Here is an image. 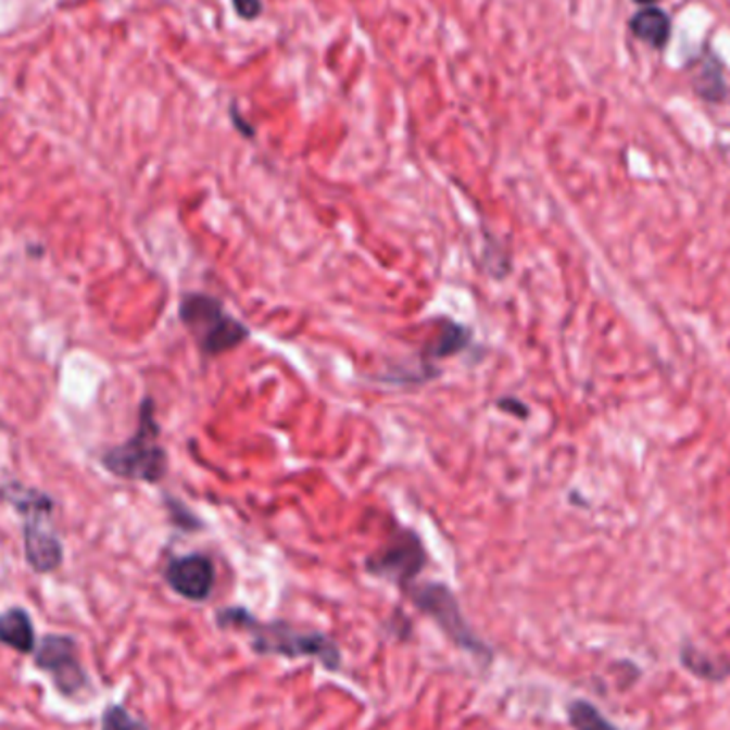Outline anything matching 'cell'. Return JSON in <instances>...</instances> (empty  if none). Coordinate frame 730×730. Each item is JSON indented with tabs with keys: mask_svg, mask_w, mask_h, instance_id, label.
Returning <instances> with one entry per match:
<instances>
[{
	"mask_svg": "<svg viewBox=\"0 0 730 730\" xmlns=\"http://www.w3.org/2000/svg\"><path fill=\"white\" fill-rule=\"evenodd\" d=\"M216 624L246 632L252 652L259 656H280L287 660L314 658L327 670H338L342 665L338 643L318 630H304L287 621H261L242 607L221 608Z\"/></svg>",
	"mask_w": 730,
	"mask_h": 730,
	"instance_id": "cell-1",
	"label": "cell"
},
{
	"mask_svg": "<svg viewBox=\"0 0 730 730\" xmlns=\"http://www.w3.org/2000/svg\"><path fill=\"white\" fill-rule=\"evenodd\" d=\"M103 468L122 481L156 486L167 477L169 460L161 444V426L156 421V404L146 395L139 404L135 433L122 444L105 449L101 455Z\"/></svg>",
	"mask_w": 730,
	"mask_h": 730,
	"instance_id": "cell-2",
	"label": "cell"
},
{
	"mask_svg": "<svg viewBox=\"0 0 730 730\" xmlns=\"http://www.w3.org/2000/svg\"><path fill=\"white\" fill-rule=\"evenodd\" d=\"M178 312L197 349L207 357L236 351L250 338V329L240 318L227 312L225 304L214 295L186 293Z\"/></svg>",
	"mask_w": 730,
	"mask_h": 730,
	"instance_id": "cell-3",
	"label": "cell"
},
{
	"mask_svg": "<svg viewBox=\"0 0 730 730\" xmlns=\"http://www.w3.org/2000/svg\"><path fill=\"white\" fill-rule=\"evenodd\" d=\"M415 607L429 615L440 630L462 650L491 660V650L483 639H479L462 615L455 594L444 583H411L406 590Z\"/></svg>",
	"mask_w": 730,
	"mask_h": 730,
	"instance_id": "cell-4",
	"label": "cell"
},
{
	"mask_svg": "<svg viewBox=\"0 0 730 730\" xmlns=\"http://www.w3.org/2000/svg\"><path fill=\"white\" fill-rule=\"evenodd\" d=\"M426 564L427 551L421 537L408 528H400L385 548L365 559V570L406 590L415 583Z\"/></svg>",
	"mask_w": 730,
	"mask_h": 730,
	"instance_id": "cell-5",
	"label": "cell"
},
{
	"mask_svg": "<svg viewBox=\"0 0 730 730\" xmlns=\"http://www.w3.org/2000/svg\"><path fill=\"white\" fill-rule=\"evenodd\" d=\"M35 665L37 669L52 675L54 685L64 696L79 694L88 681L86 670L79 665L75 641L64 634H48L41 639L35 650Z\"/></svg>",
	"mask_w": 730,
	"mask_h": 730,
	"instance_id": "cell-6",
	"label": "cell"
},
{
	"mask_svg": "<svg viewBox=\"0 0 730 730\" xmlns=\"http://www.w3.org/2000/svg\"><path fill=\"white\" fill-rule=\"evenodd\" d=\"M165 581L178 596L192 603H203L214 590V562L203 553L174 557L165 568Z\"/></svg>",
	"mask_w": 730,
	"mask_h": 730,
	"instance_id": "cell-7",
	"label": "cell"
},
{
	"mask_svg": "<svg viewBox=\"0 0 730 730\" xmlns=\"http://www.w3.org/2000/svg\"><path fill=\"white\" fill-rule=\"evenodd\" d=\"M24 555L26 564L39 575H50L61 568L64 548L56 532L50 528L48 517L24 519Z\"/></svg>",
	"mask_w": 730,
	"mask_h": 730,
	"instance_id": "cell-8",
	"label": "cell"
},
{
	"mask_svg": "<svg viewBox=\"0 0 730 730\" xmlns=\"http://www.w3.org/2000/svg\"><path fill=\"white\" fill-rule=\"evenodd\" d=\"M677 660L681 669L707 683H725L730 677V660L727 656L712 654L692 641H683L679 645Z\"/></svg>",
	"mask_w": 730,
	"mask_h": 730,
	"instance_id": "cell-9",
	"label": "cell"
},
{
	"mask_svg": "<svg viewBox=\"0 0 730 730\" xmlns=\"http://www.w3.org/2000/svg\"><path fill=\"white\" fill-rule=\"evenodd\" d=\"M0 502L11 504L24 519H33V517L50 519L56 506L54 498L48 495L46 491L37 487H26L17 481L0 486Z\"/></svg>",
	"mask_w": 730,
	"mask_h": 730,
	"instance_id": "cell-10",
	"label": "cell"
},
{
	"mask_svg": "<svg viewBox=\"0 0 730 730\" xmlns=\"http://www.w3.org/2000/svg\"><path fill=\"white\" fill-rule=\"evenodd\" d=\"M0 643L9 645L20 654H35V626L24 608H7L4 613H0Z\"/></svg>",
	"mask_w": 730,
	"mask_h": 730,
	"instance_id": "cell-11",
	"label": "cell"
},
{
	"mask_svg": "<svg viewBox=\"0 0 730 730\" xmlns=\"http://www.w3.org/2000/svg\"><path fill=\"white\" fill-rule=\"evenodd\" d=\"M690 71H692L694 90L701 99L709 103H720L729 95L725 75H722V64L712 52H705L701 59H696V62L690 66Z\"/></svg>",
	"mask_w": 730,
	"mask_h": 730,
	"instance_id": "cell-12",
	"label": "cell"
},
{
	"mask_svg": "<svg viewBox=\"0 0 730 730\" xmlns=\"http://www.w3.org/2000/svg\"><path fill=\"white\" fill-rule=\"evenodd\" d=\"M473 342V331L455 320H440V329L426 347L427 362H438L464 353Z\"/></svg>",
	"mask_w": 730,
	"mask_h": 730,
	"instance_id": "cell-13",
	"label": "cell"
},
{
	"mask_svg": "<svg viewBox=\"0 0 730 730\" xmlns=\"http://www.w3.org/2000/svg\"><path fill=\"white\" fill-rule=\"evenodd\" d=\"M670 17L658 7H645L630 20V30L637 39L650 43L656 50H665L670 39Z\"/></svg>",
	"mask_w": 730,
	"mask_h": 730,
	"instance_id": "cell-14",
	"label": "cell"
},
{
	"mask_svg": "<svg viewBox=\"0 0 730 730\" xmlns=\"http://www.w3.org/2000/svg\"><path fill=\"white\" fill-rule=\"evenodd\" d=\"M566 716L572 730H621L594 703L586 698L570 701L566 705Z\"/></svg>",
	"mask_w": 730,
	"mask_h": 730,
	"instance_id": "cell-15",
	"label": "cell"
},
{
	"mask_svg": "<svg viewBox=\"0 0 730 730\" xmlns=\"http://www.w3.org/2000/svg\"><path fill=\"white\" fill-rule=\"evenodd\" d=\"M101 730H148V727L130 716L122 705H112L103 714Z\"/></svg>",
	"mask_w": 730,
	"mask_h": 730,
	"instance_id": "cell-16",
	"label": "cell"
},
{
	"mask_svg": "<svg viewBox=\"0 0 730 730\" xmlns=\"http://www.w3.org/2000/svg\"><path fill=\"white\" fill-rule=\"evenodd\" d=\"M165 504H167V511H169L172 521H174L178 528H182V530H199V528H201L199 517H197L194 513H190L180 500H176V498H167Z\"/></svg>",
	"mask_w": 730,
	"mask_h": 730,
	"instance_id": "cell-17",
	"label": "cell"
},
{
	"mask_svg": "<svg viewBox=\"0 0 730 730\" xmlns=\"http://www.w3.org/2000/svg\"><path fill=\"white\" fill-rule=\"evenodd\" d=\"M238 17L246 22H254L263 13V2L261 0H231Z\"/></svg>",
	"mask_w": 730,
	"mask_h": 730,
	"instance_id": "cell-18",
	"label": "cell"
},
{
	"mask_svg": "<svg viewBox=\"0 0 730 730\" xmlns=\"http://www.w3.org/2000/svg\"><path fill=\"white\" fill-rule=\"evenodd\" d=\"M498 408H502L504 413H511L515 417H521V419H526L530 415V408L521 400H517V398H500L498 400Z\"/></svg>",
	"mask_w": 730,
	"mask_h": 730,
	"instance_id": "cell-19",
	"label": "cell"
},
{
	"mask_svg": "<svg viewBox=\"0 0 730 730\" xmlns=\"http://www.w3.org/2000/svg\"><path fill=\"white\" fill-rule=\"evenodd\" d=\"M231 116H234V122H236V126L242 130L243 137H254V128L248 124V122L242 121V116L238 114V110L236 108H231Z\"/></svg>",
	"mask_w": 730,
	"mask_h": 730,
	"instance_id": "cell-20",
	"label": "cell"
},
{
	"mask_svg": "<svg viewBox=\"0 0 730 730\" xmlns=\"http://www.w3.org/2000/svg\"><path fill=\"white\" fill-rule=\"evenodd\" d=\"M637 2H641V4H652V2H658V0H637Z\"/></svg>",
	"mask_w": 730,
	"mask_h": 730,
	"instance_id": "cell-21",
	"label": "cell"
}]
</instances>
